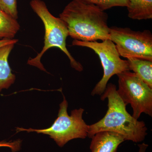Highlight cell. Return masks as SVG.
<instances>
[{"label":"cell","mask_w":152,"mask_h":152,"mask_svg":"<svg viewBox=\"0 0 152 152\" xmlns=\"http://www.w3.org/2000/svg\"><path fill=\"white\" fill-rule=\"evenodd\" d=\"M59 18L66 26L69 36L75 40L96 42L110 39L107 14L85 0H72Z\"/></svg>","instance_id":"1"},{"label":"cell","mask_w":152,"mask_h":152,"mask_svg":"<svg viewBox=\"0 0 152 152\" xmlns=\"http://www.w3.org/2000/svg\"><path fill=\"white\" fill-rule=\"evenodd\" d=\"M115 85H107L101 99L108 101V110L104 116L97 122L88 126V137H92L104 131L114 132L123 136L125 141L140 142L145 140L148 130L145 122L139 121L128 113L126 106L117 91Z\"/></svg>","instance_id":"2"},{"label":"cell","mask_w":152,"mask_h":152,"mask_svg":"<svg viewBox=\"0 0 152 152\" xmlns=\"http://www.w3.org/2000/svg\"><path fill=\"white\" fill-rule=\"evenodd\" d=\"M30 6L43 23L45 28L44 46L40 53L35 58L28 60V64L46 72L41 59L47 50L53 48H59L69 58L72 67L79 72L83 69L80 63L71 55L67 49L66 40L69 36L67 27L60 18L53 15L47 8L45 3L42 0H32Z\"/></svg>","instance_id":"3"},{"label":"cell","mask_w":152,"mask_h":152,"mask_svg":"<svg viewBox=\"0 0 152 152\" xmlns=\"http://www.w3.org/2000/svg\"><path fill=\"white\" fill-rule=\"evenodd\" d=\"M60 104L58 118L50 127L42 129L17 128V132L26 131L48 135L60 147H64L68 142L75 139H84L88 137V126L83 119L84 110L75 109L68 115V103L64 96Z\"/></svg>","instance_id":"4"},{"label":"cell","mask_w":152,"mask_h":152,"mask_svg":"<svg viewBox=\"0 0 152 152\" xmlns=\"http://www.w3.org/2000/svg\"><path fill=\"white\" fill-rule=\"evenodd\" d=\"M117 75V93L126 105L130 104L133 109L132 116L138 120L144 113L152 117V88L130 71Z\"/></svg>","instance_id":"5"},{"label":"cell","mask_w":152,"mask_h":152,"mask_svg":"<svg viewBox=\"0 0 152 152\" xmlns=\"http://www.w3.org/2000/svg\"><path fill=\"white\" fill-rule=\"evenodd\" d=\"M72 45L92 49L98 55L100 60L103 69V76L93 90L92 96L102 94L108 82L113 76L130 71L127 60L121 58L115 45L110 39L105 40L102 42L74 40Z\"/></svg>","instance_id":"6"},{"label":"cell","mask_w":152,"mask_h":152,"mask_svg":"<svg viewBox=\"0 0 152 152\" xmlns=\"http://www.w3.org/2000/svg\"><path fill=\"white\" fill-rule=\"evenodd\" d=\"M110 39L120 56L152 61V34L149 30L134 31L128 28H110Z\"/></svg>","instance_id":"7"},{"label":"cell","mask_w":152,"mask_h":152,"mask_svg":"<svg viewBox=\"0 0 152 152\" xmlns=\"http://www.w3.org/2000/svg\"><path fill=\"white\" fill-rule=\"evenodd\" d=\"M91 139V152H117L119 146L125 141L120 134L108 131L97 133Z\"/></svg>","instance_id":"8"},{"label":"cell","mask_w":152,"mask_h":152,"mask_svg":"<svg viewBox=\"0 0 152 152\" xmlns=\"http://www.w3.org/2000/svg\"><path fill=\"white\" fill-rule=\"evenodd\" d=\"M15 45L11 44L0 48V92L9 88L15 80V75L12 72L8 61Z\"/></svg>","instance_id":"9"},{"label":"cell","mask_w":152,"mask_h":152,"mask_svg":"<svg viewBox=\"0 0 152 152\" xmlns=\"http://www.w3.org/2000/svg\"><path fill=\"white\" fill-rule=\"evenodd\" d=\"M129 70L152 88V61L135 58H127Z\"/></svg>","instance_id":"10"},{"label":"cell","mask_w":152,"mask_h":152,"mask_svg":"<svg viewBox=\"0 0 152 152\" xmlns=\"http://www.w3.org/2000/svg\"><path fill=\"white\" fill-rule=\"evenodd\" d=\"M128 16L135 20L152 18V0H129Z\"/></svg>","instance_id":"11"},{"label":"cell","mask_w":152,"mask_h":152,"mask_svg":"<svg viewBox=\"0 0 152 152\" xmlns=\"http://www.w3.org/2000/svg\"><path fill=\"white\" fill-rule=\"evenodd\" d=\"M20 28L16 19L0 10V39H14Z\"/></svg>","instance_id":"12"},{"label":"cell","mask_w":152,"mask_h":152,"mask_svg":"<svg viewBox=\"0 0 152 152\" xmlns=\"http://www.w3.org/2000/svg\"><path fill=\"white\" fill-rule=\"evenodd\" d=\"M104 11L113 7H126L129 0H85Z\"/></svg>","instance_id":"13"},{"label":"cell","mask_w":152,"mask_h":152,"mask_svg":"<svg viewBox=\"0 0 152 152\" xmlns=\"http://www.w3.org/2000/svg\"><path fill=\"white\" fill-rule=\"evenodd\" d=\"M0 10L18 20L17 0H0Z\"/></svg>","instance_id":"14"},{"label":"cell","mask_w":152,"mask_h":152,"mask_svg":"<svg viewBox=\"0 0 152 152\" xmlns=\"http://www.w3.org/2000/svg\"><path fill=\"white\" fill-rule=\"evenodd\" d=\"M21 144V141L20 140L10 142L3 141L0 142V147H8L11 149L12 152H16L20 149Z\"/></svg>","instance_id":"15"},{"label":"cell","mask_w":152,"mask_h":152,"mask_svg":"<svg viewBox=\"0 0 152 152\" xmlns=\"http://www.w3.org/2000/svg\"><path fill=\"white\" fill-rule=\"evenodd\" d=\"M18 42V40L17 39H0V48L11 44H15Z\"/></svg>","instance_id":"16"},{"label":"cell","mask_w":152,"mask_h":152,"mask_svg":"<svg viewBox=\"0 0 152 152\" xmlns=\"http://www.w3.org/2000/svg\"><path fill=\"white\" fill-rule=\"evenodd\" d=\"M138 146L139 147V152H145L148 146V145L144 143L140 144V145H139Z\"/></svg>","instance_id":"17"}]
</instances>
